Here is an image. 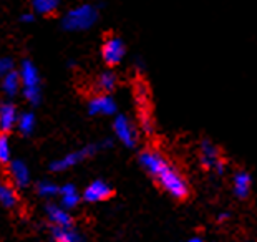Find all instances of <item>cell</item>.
<instances>
[{"label": "cell", "instance_id": "6da1fadb", "mask_svg": "<svg viewBox=\"0 0 257 242\" xmlns=\"http://www.w3.org/2000/svg\"><path fill=\"white\" fill-rule=\"evenodd\" d=\"M140 164L155 179L158 188H161L173 199L181 202L189 199L191 188L188 179L158 148H145L140 153Z\"/></svg>", "mask_w": 257, "mask_h": 242}, {"label": "cell", "instance_id": "7a4b0ae2", "mask_svg": "<svg viewBox=\"0 0 257 242\" xmlns=\"http://www.w3.org/2000/svg\"><path fill=\"white\" fill-rule=\"evenodd\" d=\"M98 19V14L95 7L91 5H81L78 9H73L65 15L63 19V29L70 32L86 30L95 24Z\"/></svg>", "mask_w": 257, "mask_h": 242}, {"label": "cell", "instance_id": "3957f363", "mask_svg": "<svg viewBox=\"0 0 257 242\" xmlns=\"http://www.w3.org/2000/svg\"><path fill=\"white\" fill-rule=\"evenodd\" d=\"M199 163L202 169L206 171H212L216 174H222L224 168H226V161L221 150L217 148L214 143L204 140L199 146Z\"/></svg>", "mask_w": 257, "mask_h": 242}, {"label": "cell", "instance_id": "277c9868", "mask_svg": "<svg viewBox=\"0 0 257 242\" xmlns=\"http://www.w3.org/2000/svg\"><path fill=\"white\" fill-rule=\"evenodd\" d=\"M136 103H138V113H140V123L143 126V131L148 135L153 133V116H151V95L148 90V85L145 81L136 83L135 88Z\"/></svg>", "mask_w": 257, "mask_h": 242}, {"label": "cell", "instance_id": "5b68a950", "mask_svg": "<svg viewBox=\"0 0 257 242\" xmlns=\"http://www.w3.org/2000/svg\"><path fill=\"white\" fill-rule=\"evenodd\" d=\"M20 78H22V83H24V93H25L27 100L32 103H38V100H40V78H38L37 68L29 60H25V62L22 63Z\"/></svg>", "mask_w": 257, "mask_h": 242}, {"label": "cell", "instance_id": "8992f818", "mask_svg": "<svg viewBox=\"0 0 257 242\" xmlns=\"http://www.w3.org/2000/svg\"><path fill=\"white\" fill-rule=\"evenodd\" d=\"M124 53H126V45H124V42L116 35L108 37L101 47L103 62H105L108 67H116V65L121 63Z\"/></svg>", "mask_w": 257, "mask_h": 242}, {"label": "cell", "instance_id": "52a82bcc", "mask_svg": "<svg viewBox=\"0 0 257 242\" xmlns=\"http://www.w3.org/2000/svg\"><path fill=\"white\" fill-rule=\"evenodd\" d=\"M113 130H114V135L118 136V140L121 141L124 146L135 148L138 145V130H136L133 121H131L128 116L119 114V116L114 118Z\"/></svg>", "mask_w": 257, "mask_h": 242}, {"label": "cell", "instance_id": "ba28073f", "mask_svg": "<svg viewBox=\"0 0 257 242\" xmlns=\"http://www.w3.org/2000/svg\"><path fill=\"white\" fill-rule=\"evenodd\" d=\"M96 150H98V146L90 145V146L81 148V150H78V151L70 153V155L60 158V159H57V161H53L50 164L52 171H65V169H68V168H73L75 164H78V163H81L83 159H86L88 156L95 155Z\"/></svg>", "mask_w": 257, "mask_h": 242}, {"label": "cell", "instance_id": "9c48e42d", "mask_svg": "<svg viewBox=\"0 0 257 242\" xmlns=\"http://www.w3.org/2000/svg\"><path fill=\"white\" fill-rule=\"evenodd\" d=\"M111 196H113L111 186L100 179L95 181V183H91L83 192V199L86 202H101V201L110 199Z\"/></svg>", "mask_w": 257, "mask_h": 242}, {"label": "cell", "instance_id": "30bf717a", "mask_svg": "<svg viewBox=\"0 0 257 242\" xmlns=\"http://www.w3.org/2000/svg\"><path fill=\"white\" fill-rule=\"evenodd\" d=\"M90 114H114L116 111V103L108 93H101L95 98H91L88 103Z\"/></svg>", "mask_w": 257, "mask_h": 242}, {"label": "cell", "instance_id": "8fae6325", "mask_svg": "<svg viewBox=\"0 0 257 242\" xmlns=\"http://www.w3.org/2000/svg\"><path fill=\"white\" fill-rule=\"evenodd\" d=\"M232 191L237 199H247L252 191V178L247 171H237L232 178Z\"/></svg>", "mask_w": 257, "mask_h": 242}, {"label": "cell", "instance_id": "7c38bea8", "mask_svg": "<svg viewBox=\"0 0 257 242\" xmlns=\"http://www.w3.org/2000/svg\"><path fill=\"white\" fill-rule=\"evenodd\" d=\"M19 116L14 104H2L0 106V133H9L17 125Z\"/></svg>", "mask_w": 257, "mask_h": 242}, {"label": "cell", "instance_id": "4fadbf2b", "mask_svg": "<svg viewBox=\"0 0 257 242\" xmlns=\"http://www.w3.org/2000/svg\"><path fill=\"white\" fill-rule=\"evenodd\" d=\"M10 176H12L15 186H19V188H25L30 181L29 169H27V166L22 161H14L10 164Z\"/></svg>", "mask_w": 257, "mask_h": 242}, {"label": "cell", "instance_id": "5bb4252c", "mask_svg": "<svg viewBox=\"0 0 257 242\" xmlns=\"http://www.w3.org/2000/svg\"><path fill=\"white\" fill-rule=\"evenodd\" d=\"M47 214H48V217H50L53 225H72V217H70V214L65 211V207L62 209L58 206L48 204Z\"/></svg>", "mask_w": 257, "mask_h": 242}, {"label": "cell", "instance_id": "9a60e30c", "mask_svg": "<svg viewBox=\"0 0 257 242\" xmlns=\"http://www.w3.org/2000/svg\"><path fill=\"white\" fill-rule=\"evenodd\" d=\"M52 234L53 239L58 242H75V240H81L78 232H75L72 229V225H53L52 227Z\"/></svg>", "mask_w": 257, "mask_h": 242}, {"label": "cell", "instance_id": "2e32d148", "mask_svg": "<svg viewBox=\"0 0 257 242\" xmlns=\"http://www.w3.org/2000/svg\"><path fill=\"white\" fill-rule=\"evenodd\" d=\"M60 194H62V206L65 209H72L80 202V194L73 184H65L63 188H60Z\"/></svg>", "mask_w": 257, "mask_h": 242}, {"label": "cell", "instance_id": "e0dca14e", "mask_svg": "<svg viewBox=\"0 0 257 242\" xmlns=\"http://www.w3.org/2000/svg\"><path fill=\"white\" fill-rule=\"evenodd\" d=\"M20 83H22V78L19 73H15V71H9L7 75H4V80H2V88L4 91L7 93L9 96H14L17 95L19 88H20Z\"/></svg>", "mask_w": 257, "mask_h": 242}, {"label": "cell", "instance_id": "ac0fdd59", "mask_svg": "<svg viewBox=\"0 0 257 242\" xmlns=\"http://www.w3.org/2000/svg\"><path fill=\"white\" fill-rule=\"evenodd\" d=\"M116 75L111 73V71H103V73L98 76V88L103 91V93H111L116 86Z\"/></svg>", "mask_w": 257, "mask_h": 242}, {"label": "cell", "instance_id": "d6986e66", "mask_svg": "<svg viewBox=\"0 0 257 242\" xmlns=\"http://www.w3.org/2000/svg\"><path fill=\"white\" fill-rule=\"evenodd\" d=\"M0 202L5 207H14L17 204V196H15V191L7 184L0 183Z\"/></svg>", "mask_w": 257, "mask_h": 242}, {"label": "cell", "instance_id": "ffe728a7", "mask_svg": "<svg viewBox=\"0 0 257 242\" xmlns=\"http://www.w3.org/2000/svg\"><path fill=\"white\" fill-rule=\"evenodd\" d=\"M34 9L42 15H50L58 9V0H34Z\"/></svg>", "mask_w": 257, "mask_h": 242}, {"label": "cell", "instance_id": "44dd1931", "mask_svg": "<svg viewBox=\"0 0 257 242\" xmlns=\"http://www.w3.org/2000/svg\"><path fill=\"white\" fill-rule=\"evenodd\" d=\"M17 125H19V130L22 133L29 135V133H32V130H34V126H35V116L32 113H24L22 116H19Z\"/></svg>", "mask_w": 257, "mask_h": 242}, {"label": "cell", "instance_id": "7402d4cb", "mask_svg": "<svg viewBox=\"0 0 257 242\" xmlns=\"http://www.w3.org/2000/svg\"><path fill=\"white\" fill-rule=\"evenodd\" d=\"M10 161V146L5 133H0V164H7Z\"/></svg>", "mask_w": 257, "mask_h": 242}, {"label": "cell", "instance_id": "603a6c76", "mask_svg": "<svg viewBox=\"0 0 257 242\" xmlns=\"http://www.w3.org/2000/svg\"><path fill=\"white\" fill-rule=\"evenodd\" d=\"M38 192L40 196H45V197H50V196H55L60 192V188L55 186L53 183H48V181H43V183L38 184Z\"/></svg>", "mask_w": 257, "mask_h": 242}, {"label": "cell", "instance_id": "cb8c5ba5", "mask_svg": "<svg viewBox=\"0 0 257 242\" xmlns=\"http://www.w3.org/2000/svg\"><path fill=\"white\" fill-rule=\"evenodd\" d=\"M14 70V62L10 58H0V76L7 75Z\"/></svg>", "mask_w": 257, "mask_h": 242}, {"label": "cell", "instance_id": "d4e9b609", "mask_svg": "<svg viewBox=\"0 0 257 242\" xmlns=\"http://www.w3.org/2000/svg\"><path fill=\"white\" fill-rule=\"evenodd\" d=\"M227 219H231V212H221L217 216V222H226Z\"/></svg>", "mask_w": 257, "mask_h": 242}, {"label": "cell", "instance_id": "484cf974", "mask_svg": "<svg viewBox=\"0 0 257 242\" xmlns=\"http://www.w3.org/2000/svg\"><path fill=\"white\" fill-rule=\"evenodd\" d=\"M22 20H24V22H34V15H32V14H24V15H22Z\"/></svg>", "mask_w": 257, "mask_h": 242}]
</instances>
